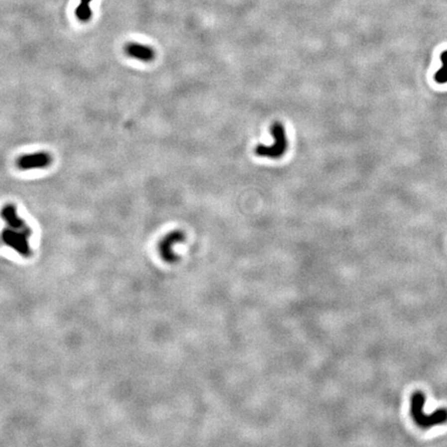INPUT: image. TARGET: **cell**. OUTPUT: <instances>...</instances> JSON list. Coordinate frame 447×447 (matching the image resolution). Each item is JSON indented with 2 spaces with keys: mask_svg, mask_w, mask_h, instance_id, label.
<instances>
[{
  "mask_svg": "<svg viewBox=\"0 0 447 447\" xmlns=\"http://www.w3.org/2000/svg\"><path fill=\"white\" fill-rule=\"evenodd\" d=\"M1 218L7 224V228L1 234L3 242L14 248L19 254L27 256L30 252L28 238L31 235V230L29 227L18 217L15 206L11 204H7L2 208Z\"/></svg>",
  "mask_w": 447,
  "mask_h": 447,
  "instance_id": "6da1fadb",
  "label": "cell"
},
{
  "mask_svg": "<svg viewBox=\"0 0 447 447\" xmlns=\"http://www.w3.org/2000/svg\"><path fill=\"white\" fill-rule=\"evenodd\" d=\"M91 1H93V0H81V3H84V4H89Z\"/></svg>",
  "mask_w": 447,
  "mask_h": 447,
  "instance_id": "ba28073f",
  "label": "cell"
},
{
  "mask_svg": "<svg viewBox=\"0 0 447 447\" xmlns=\"http://www.w3.org/2000/svg\"><path fill=\"white\" fill-rule=\"evenodd\" d=\"M76 16L80 21L87 22L93 16V10H91L89 4L80 3L76 8Z\"/></svg>",
  "mask_w": 447,
  "mask_h": 447,
  "instance_id": "52a82bcc",
  "label": "cell"
},
{
  "mask_svg": "<svg viewBox=\"0 0 447 447\" xmlns=\"http://www.w3.org/2000/svg\"><path fill=\"white\" fill-rule=\"evenodd\" d=\"M52 163V157L48 152H35L20 156L17 161V166L20 170H32L47 168Z\"/></svg>",
  "mask_w": 447,
  "mask_h": 447,
  "instance_id": "277c9868",
  "label": "cell"
},
{
  "mask_svg": "<svg viewBox=\"0 0 447 447\" xmlns=\"http://www.w3.org/2000/svg\"><path fill=\"white\" fill-rule=\"evenodd\" d=\"M271 135L273 137V143L270 146L258 145L255 148V153L261 157H267L271 160H278L285 154L288 149V140L284 125L275 121L271 125Z\"/></svg>",
  "mask_w": 447,
  "mask_h": 447,
  "instance_id": "3957f363",
  "label": "cell"
},
{
  "mask_svg": "<svg viewBox=\"0 0 447 447\" xmlns=\"http://www.w3.org/2000/svg\"><path fill=\"white\" fill-rule=\"evenodd\" d=\"M442 68L438 70L435 74V80L439 84L447 83V50L441 54Z\"/></svg>",
  "mask_w": 447,
  "mask_h": 447,
  "instance_id": "8992f818",
  "label": "cell"
},
{
  "mask_svg": "<svg viewBox=\"0 0 447 447\" xmlns=\"http://www.w3.org/2000/svg\"><path fill=\"white\" fill-rule=\"evenodd\" d=\"M124 51L127 56L143 62H150L155 57V52L151 47L138 43L126 44Z\"/></svg>",
  "mask_w": 447,
  "mask_h": 447,
  "instance_id": "5b68a950",
  "label": "cell"
},
{
  "mask_svg": "<svg viewBox=\"0 0 447 447\" xmlns=\"http://www.w3.org/2000/svg\"><path fill=\"white\" fill-rule=\"evenodd\" d=\"M426 396L422 391H415L411 397V416L416 426L429 429L447 423V409L441 408L428 415L424 411Z\"/></svg>",
  "mask_w": 447,
  "mask_h": 447,
  "instance_id": "7a4b0ae2",
  "label": "cell"
}]
</instances>
